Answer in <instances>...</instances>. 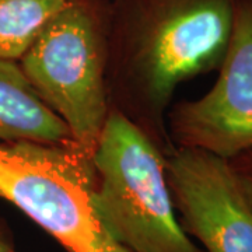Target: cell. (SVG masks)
<instances>
[{
	"instance_id": "obj_1",
	"label": "cell",
	"mask_w": 252,
	"mask_h": 252,
	"mask_svg": "<svg viewBox=\"0 0 252 252\" xmlns=\"http://www.w3.org/2000/svg\"><path fill=\"white\" fill-rule=\"evenodd\" d=\"M237 0H109V111L167 157L175 149L167 114L177 87L217 70L233 32Z\"/></svg>"
},
{
	"instance_id": "obj_2",
	"label": "cell",
	"mask_w": 252,
	"mask_h": 252,
	"mask_svg": "<svg viewBox=\"0 0 252 252\" xmlns=\"http://www.w3.org/2000/svg\"><path fill=\"white\" fill-rule=\"evenodd\" d=\"M109 0H66L18 61L74 142L94 153L109 114Z\"/></svg>"
},
{
	"instance_id": "obj_3",
	"label": "cell",
	"mask_w": 252,
	"mask_h": 252,
	"mask_svg": "<svg viewBox=\"0 0 252 252\" xmlns=\"http://www.w3.org/2000/svg\"><path fill=\"white\" fill-rule=\"evenodd\" d=\"M95 202L111 234L130 252H202L175 216L165 157L115 111L93 153Z\"/></svg>"
},
{
	"instance_id": "obj_4",
	"label": "cell",
	"mask_w": 252,
	"mask_h": 252,
	"mask_svg": "<svg viewBox=\"0 0 252 252\" xmlns=\"http://www.w3.org/2000/svg\"><path fill=\"white\" fill-rule=\"evenodd\" d=\"M0 198L66 252H130L99 215L93 154L80 144L0 143Z\"/></svg>"
},
{
	"instance_id": "obj_5",
	"label": "cell",
	"mask_w": 252,
	"mask_h": 252,
	"mask_svg": "<svg viewBox=\"0 0 252 252\" xmlns=\"http://www.w3.org/2000/svg\"><path fill=\"white\" fill-rule=\"evenodd\" d=\"M215 86L167 114L175 147L231 158L252 147V0H237L233 32Z\"/></svg>"
},
{
	"instance_id": "obj_6",
	"label": "cell",
	"mask_w": 252,
	"mask_h": 252,
	"mask_svg": "<svg viewBox=\"0 0 252 252\" xmlns=\"http://www.w3.org/2000/svg\"><path fill=\"white\" fill-rule=\"evenodd\" d=\"M165 177L184 231L206 252H252V203L225 158L175 147Z\"/></svg>"
},
{
	"instance_id": "obj_7",
	"label": "cell",
	"mask_w": 252,
	"mask_h": 252,
	"mask_svg": "<svg viewBox=\"0 0 252 252\" xmlns=\"http://www.w3.org/2000/svg\"><path fill=\"white\" fill-rule=\"evenodd\" d=\"M76 143L69 127L46 105L20 63L0 58V143Z\"/></svg>"
},
{
	"instance_id": "obj_8",
	"label": "cell",
	"mask_w": 252,
	"mask_h": 252,
	"mask_svg": "<svg viewBox=\"0 0 252 252\" xmlns=\"http://www.w3.org/2000/svg\"><path fill=\"white\" fill-rule=\"evenodd\" d=\"M66 0H0V58L18 62Z\"/></svg>"
},
{
	"instance_id": "obj_9",
	"label": "cell",
	"mask_w": 252,
	"mask_h": 252,
	"mask_svg": "<svg viewBox=\"0 0 252 252\" xmlns=\"http://www.w3.org/2000/svg\"><path fill=\"white\" fill-rule=\"evenodd\" d=\"M252 203V147L227 160Z\"/></svg>"
},
{
	"instance_id": "obj_10",
	"label": "cell",
	"mask_w": 252,
	"mask_h": 252,
	"mask_svg": "<svg viewBox=\"0 0 252 252\" xmlns=\"http://www.w3.org/2000/svg\"><path fill=\"white\" fill-rule=\"evenodd\" d=\"M0 252H17L11 231L1 217H0Z\"/></svg>"
}]
</instances>
